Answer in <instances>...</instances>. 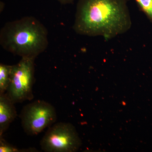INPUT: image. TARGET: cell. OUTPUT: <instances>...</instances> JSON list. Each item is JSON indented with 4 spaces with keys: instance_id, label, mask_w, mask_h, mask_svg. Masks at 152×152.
Instances as JSON below:
<instances>
[{
    "instance_id": "cell-1",
    "label": "cell",
    "mask_w": 152,
    "mask_h": 152,
    "mask_svg": "<svg viewBox=\"0 0 152 152\" xmlns=\"http://www.w3.org/2000/svg\"><path fill=\"white\" fill-rule=\"evenodd\" d=\"M132 26L126 0H78L73 26L78 34L109 40Z\"/></svg>"
},
{
    "instance_id": "cell-2",
    "label": "cell",
    "mask_w": 152,
    "mask_h": 152,
    "mask_svg": "<svg viewBox=\"0 0 152 152\" xmlns=\"http://www.w3.org/2000/svg\"><path fill=\"white\" fill-rule=\"evenodd\" d=\"M0 44L14 55L36 58L48 45V30L34 17H23L4 25L0 31Z\"/></svg>"
},
{
    "instance_id": "cell-3",
    "label": "cell",
    "mask_w": 152,
    "mask_h": 152,
    "mask_svg": "<svg viewBox=\"0 0 152 152\" xmlns=\"http://www.w3.org/2000/svg\"><path fill=\"white\" fill-rule=\"evenodd\" d=\"M35 58L22 57L18 64L12 65L10 83L6 93L14 104L34 99Z\"/></svg>"
},
{
    "instance_id": "cell-4",
    "label": "cell",
    "mask_w": 152,
    "mask_h": 152,
    "mask_svg": "<svg viewBox=\"0 0 152 152\" xmlns=\"http://www.w3.org/2000/svg\"><path fill=\"white\" fill-rule=\"evenodd\" d=\"M20 117L23 129L30 136L39 134L54 124L57 120L54 107L45 101L39 100L24 106Z\"/></svg>"
},
{
    "instance_id": "cell-5",
    "label": "cell",
    "mask_w": 152,
    "mask_h": 152,
    "mask_svg": "<svg viewBox=\"0 0 152 152\" xmlns=\"http://www.w3.org/2000/svg\"><path fill=\"white\" fill-rule=\"evenodd\" d=\"M40 145L46 152H74L78 150L81 141L72 124L60 122L48 128Z\"/></svg>"
},
{
    "instance_id": "cell-6",
    "label": "cell",
    "mask_w": 152,
    "mask_h": 152,
    "mask_svg": "<svg viewBox=\"0 0 152 152\" xmlns=\"http://www.w3.org/2000/svg\"><path fill=\"white\" fill-rule=\"evenodd\" d=\"M15 104L6 93L0 94V137L18 115Z\"/></svg>"
},
{
    "instance_id": "cell-7",
    "label": "cell",
    "mask_w": 152,
    "mask_h": 152,
    "mask_svg": "<svg viewBox=\"0 0 152 152\" xmlns=\"http://www.w3.org/2000/svg\"><path fill=\"white\" fill-rule=\"evenodd\" d=\"M12 66L0 64V94L5 93L10 83Z\"/></svg>"
},
{
    "instance_id": "cell-8",
    "label": "cell",
    "mask_w": 152,
    "mask_h": 152,
    "mask_svg": "<svg viewBox=\"0 0 152 152\" xmlns=\"http://www.w3.org/2000/svg\"><path fill=\"white\" fill-rule=\"evenodd\" d=\"M35 148H30L28 149H20L17 147L14 146L6 141L3 138L2 136L0 137V152H37Z\"/></svg>"
},
{
    "instance_id": "cell-9",
    "label": "cell",
    "mask_w": 152,
    "mask_h": 152,
    "mask_svg": "<svg viewBox=\"0 0 152 152\" xmlns=\"http://www.w3.org/2000/svg\"><path fill=\"white\" fill-rule=\"evenodd\" d=\"M142 12L152 22V0H135Z\"/></svg>"
},
{
    "instance_id": "cell-10",
    "label": "cell",
    "mask_w": 152,
    "mask_h": 152,
    "mask_svg": "<svg viewBox=\"0 0 152 152\" xmlns=\"http://www.w3.org/2000/svg\"><path fill=\"white\" fill-rule=\"evenodd\" d=\"M58 1L63 4H71L75 0H58Z\"/></svg>"
}]
</instances>
